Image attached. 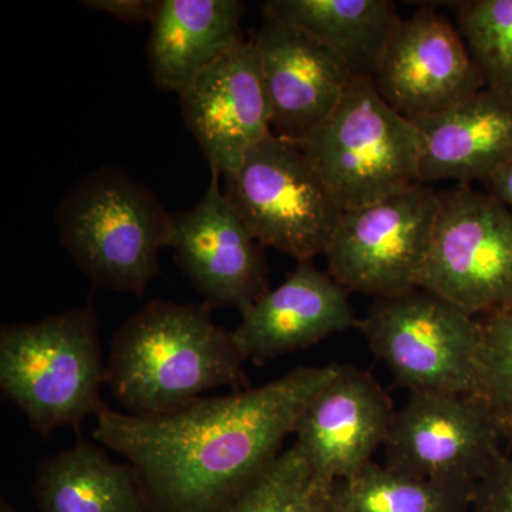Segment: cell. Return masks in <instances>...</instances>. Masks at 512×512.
Returning a JSON list of instances; mask_svg holds the SVG:
<instances>
[{
	"mask_svg": "<svg viewBox=\"0 0 512 512\" xmlns=\"http://www.w3.org/2000/svg\"><path fill=\"white\" fill-rule=\"evenodd\" d=\"M340 366H299L254 389L200 397L158 416L107 406L93 437L133 466L151 511L212 512L282 453L303 410Z\"/></svg>",
	"mask_w": 512,
	"mask_h": 512,
	"instance_id": "6da1fadb",
	"label": "cell"
},
{
	"mask_svg": "<svg viewBox=\"0 0 512 512\" xmlns=\"http://www.w3.org/2000/svg\"><path fill=\"white\" fill-rule=\"evenodd\" d=\"M210 303L153 299L121 323L111 342L107 386L131 416L174 412L208 390L249 389L232 332Z\"/></svg>",
	"mask_w": 512,
	"mask_h": 512,
	"instance_id": "7a4b0ae2",
	"label": "cell"
},
{
	"mask_svg": "<svg viewBox=\"0 0 512 512\" xmlns=\"http://www.w3.org/2000/svg\"><path fill=\"white\" fill-rule=\"evenodd\" d=\"M55 222L64 249L96 288L143 298L161 274L173 214L123 168L100 167L64 194Z\"/></svg>",
	"mask_w": 512,
	"mask_h": 512,
	"instance_id": "3957f363",
	"label": "cell"
},
{
	"mask_svg": "<svg viewBox=\"0 0 512 512\" xmlns=\"http://www.w3.org/2000/svg\"><path fill=\"white\" fill-rule=\"evenodd\" d=\"M107 365L92 303L39 322L0 330V389L47 437L60 427L79 429L107 404L101 389Z\"/></svg>",
	"mask_w": 512,
	"mask_h": 512,
	"instance_id": "277c9868",
	"label": "cell"
},
{
	"mask_svg": "<svg viewBox=\"0 0 512 512\" xmlns=\"http://www.w3.org/2000/svg\"><path fill=\"white\" fill-rule=\"evenodd\" d=\"M342 211L420 184L424 138L356 74L339 106L299 144Z\"/></svg>",
	"mask_w": 512,
	"mask_h": 512,
	"instance_id": "5b68a950",
	"label": "cell"
},
{
	"mask_svg": "<svg viewBox=\"0 0 512 512\" xmlns=\"http://www.w3.org/2000/svg\"><path fill=\"white\" fill-rule=\"evenodd\" d=\"M357 328L410 393L473 396L481 326L426 289L376 299Z\"/></svg>",
	"mask_w": 512,
	"mask_h": 512,
	"instance_id": "8992f818",
	"label": "cell"
},
{
	"mask_svg": "<svg viewBox=\"0 0 512 512\" xmlns=\"http://www.w3.org/2000/svg\"><path fill=\"white\" fill-rule=\"evenodd\" d=\"M224 181L229 204L262 247L298 262L325 255L343 211L299 144L271 133Z\"/></svg>",
	"mask_w": 512,
	"mask_h": 512,
	"instance_id": "52a82bcc",
	"label": "cell"
},
{
	"mask_svg": "<svg viewBox=\"0 0 512 512\" xmlns=\"http://www.w3.org/2000/svg\"><path fill=\"white\" fill-rule=\"evenodd\" d=\"M439 207V191L420 183L343 211L325 251L328 274L376 299L419 288Z\"/></svg>",
	"mask_w": 512,
	"mask_h": 512,
	"instance_id": "ba28073f",
	"label": "cell"
},
{
	"mask_svg": "<svg viewBox=\"0 0 512 512\" xmlns=\"http://www.w3.org/2000/svg\"><path fill=\"white\" fill-rule=\"evenodd\" d=\"M439 198L419 288L474 318L512 308V211L470 185Z\"/></svg>",
	"mask_w": 512,
	"mask_h": 512,
	"instance_id": "9c48e42d",
	"label": "cell"
},
{
	"mask_svg": "<svg viewBox=\"0 0 512 512\" xmlns=\"http://www.w3.org/2000/svg\"><path fill=\"white\" fill-rule=\"evenodd\" d=\"M503 436L476 396L410 393L394 413L384 443L386 466L436 483L476 488L504 456Z\"/></svg>",
	"mask_w": 512,
	"mask_h": 512,
	"instance_id": "30bf717a",
	"label": "cell"
},
{
	"mask_svg": "<svg viewBox=\"0 0 512 512\" xmlns=\"http://www.w3.org/2000/svg\"><path fill=\"white\" fill-rule=\"evenodd\" d=\"M221 177L197 205L173 215L168 247L195 291L212 308H235L244 315L269 291L262 245L225 197Z\"/></svg>",
	"mask_w": 512,
	"mask_h": 512,
	"instance_id": "8fae6325",
	"label": "cell"
},
{
	"mask_svg": "<svg viewBox=\"0 0 512 512\" xmlns=\"http://www.w3.org/2000/svg\"><path fill=\"white\" fill-rule=\"evenodd\" d=\"M372 80L409 120L441 113L485 87L457 26L433 8L402 19Z\"/></svg>",
	"mask_w": 512,
	"mask_h": 512,
	"instance_id": "7c38bea8",
	"label": "cell"
},
{
	"mask_svg": "<svg viewBox=\"0 0 512 512\" xmlns=\"http://www.w3.org/2000/svg\"><path fill=\"white\" fill-rule=\"evenodd\" d=\"M185 127L194 136L211 173H235L248 151L271 131L258 52L252 39L202 70L180 93Z\"/></svg>",
	"mask_w": 512,
	"mask_h": 512,
	"instance_id": "4fadbf2b",
	"label": "cell"
},
{
	"mask_svg": "<svg viewBox=\"0 0 512 512\" xmlns=\"http://www.w3.org/2000/svg\"><path fill=\"white\" fill-rule=\"evenodd\" d=\"M251 39L271 107V131L301 144L329 119L356 74L315 37L266 13Z\"/></svg>",
	"mask_w": 512,
	"mask_h": 512,
	"instance_id": "5bb4252c",
	"label": "cell"
},
{
	"mask_svg": "<svg viewBox=\"0 0 512 512\" xmlns=\"http://www.w3.org/2000/svg\"><path fill=\"white\" fill-rule=\"evenodd\" d=\"M393 407L375 377L353 366L313 396L296 423L295 446L318 476L338 483L372 463L384 446Z\"/></svg>",
	"mask_w": 512,
	"mask_h": 512,
	"instance_id": "9a60e30c",
	"label": "cell"
},
{
	"mask_svg": "<svg viewBox=\"0 0 512 512\" xmlns=\"http://www.w3.org/2000/svg\"><path fill=\"white\" fill-rule=\"evenodd\" d=\"M348 291L312 262H298L284 282L242 315L232 339L245 360L266 362L359 325Z\"/></svg>",
	"mask_w": 512,
	"mask_h": 512,
	"instance_id": "2e32d148",
	"label": "cell"
},
{
	"mask_svg": "<svg viewBox=\"0 0 512 512\" xmlns=\"http://www.w3.org/2000/svg\"><path fill=\"white\" fill-rule=\"evenodd\" d=\"M424 138L420 181L485 183L512 157V97L484 87L456 106L412 120Z\"/></svg>",
	"mask_w": 512,
	"mask_h": 512,
	"instance_id": "e0dca14e",
	"label": "cell"
},
{
	"mask_svg": "<svg viewBox=\"0 0 512 512\" xmlns=\"http://www.w3.org/2000/svg\"><path fill=\"white\" fill-rule=\"evenodd\" d=\"M239 0H161L147 55L160 89L180 94L229 50L245 42Z\"/></svg>",
	"mask_w": 512,
	"mask_h": 512,
	"instance_id": "ac0fdd59",
	"label": "cell"
},
{
	"mask_svg": "<svg viewBox=\"0 0 512 512\" xmlns=\"http://www.w3.org/2000/svg\"><path fill=\"white\" fill-rule=\"evenodd\" d=\"M33 493L40 512H153L133 466L83 439L37 464Z\"/></svg>",
	"mask_w": 512,
	"mask_h": 512,
	"instance_id": "d6986e66",
	"label": "cell"
},
{
	"mask_svg": "<svg viewBox=\"0 0 512 512\" xmlns=\"http://www.w3.org/2000/svg\"><path fill=\"white\" fill-rule=\"evenodd\" d=\"M262 13L302 29L367 77L403 19L390 0H268Z\"/></svg>",
	"mask_w": 512,
	"mask_h": 512,
	"instance_id": "ffe728a7",
	"label": "cell"
},
{
	"mask_svg": "<svg viewBox=\"0 0 512 512\" xmlns=\"http://www.w3.org/2000/svg\"><path fill=\"white\" fill-rule=\"evenodd\" d=\"M476 488L456 487L367 464L335 484L338 512H468Z\"/></svg>",
	"mask_w": 512,
	"mask_h": 512,
	"instance_id": "44dd1931",
	"label": "cell"
},
{
	"mask_svg": "<svg viewBox=\"0 0 512 512\" xmlns=\"http://www.w3.org/2000/svg\"><path fill=\"white\" fill-rule=\"evenodd\" d=\"M335 484L318 476L293 444L212 512H338Z\"/></svg>",
	"mask_w": 512,
	"mask_h": 512,
	"instance_id": "7402d4cb",
	"label": "cell"
},
{
	"mask_svg": "<svg viewBox=\"0 0 512 512\" xmlns=\"http://www.w3.org/2000/svg\"><path fill=\"white\" fill-rule=\"evenodd\" d=\"M456 26L485 87L512 97V0L454 3Z\"/></svg>",
	"mask_w": 512,
	"mask_h": 512,
	"instance_id": "603a6c76",
	"label": "cell"
},
{
	"mask_svg": "<svg viewBox=\"0 0 512 512\" xmlns=\"http://www.w3.org/2000/svg\"><path fill=\"white\" fill-rule=\"evenodd\" d=\"M481 326L476 392L504 434H512V308L477 318Z\"/></svg>",
	"mask_w": 512,
	"mask_h": 512,
	"instance_id": "cb8c5ba5",
	"label": "cell"
},
{
	"mask_svg": "<svg viewBox=\"0 0 512 512\" xmlns=\"http://www.w3.org/2000/svg\"><path fill=\"white\" fill-rule=\"evenodd\" d=\"M471 510L512 512V457H501L478 481Z\"/></svg>",
	"mask_w": 512,
	"mask_h": 512,
	"instance_id": "d4e9b609",
	"label": "cell"
},
{
	"mask_svg": "<svg viewBox=\"0 0 512 512\" xmlns=\"http://www.w3.org/2000/svg\"><path fill=\"white\" fill-rule=\"evenodd\" d=\"M82 5L86 9L114 16L127 25H137L153 23L160 9L161 0H86Z\"/></svg>",
	"mask_w": 512,
	"mask_h": 512,
	"instance_id": "484cf974",
	"label": "cell"
},
{
	"mask_svg": "<svg viewBox=\"0 0 512 512\" xmlns=\"http://www.w3.org/2000/svg\"><path fill=\"white\" fill-rule=\"evenodd\" d=\"M488 194L512 211V157L484 183Z\"/></svg>",
	"mask_w": 512,
	"mask_h": 512,
	"instance_id": "4316f807",
	"label": "cell"
},
{
	"mask_svg": "<svg viewBox=\"0 0 512 512\" xmlns=\"http://www.w3.org/2000/svg\"><path fill=\"white\" fill-rule=\"evenodd\" d=\"M0 512H16L6 501H2V511Z\"/></svg>",
	"mask_w": 512,
	"mask_h": 512,
	"instance_id": "83f0119b",
	"label": "cell"
}]
</instances>
